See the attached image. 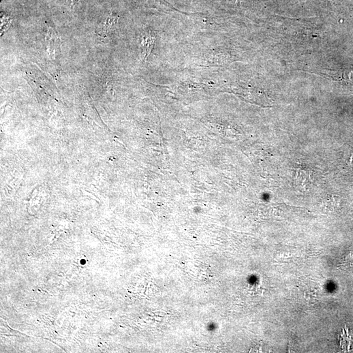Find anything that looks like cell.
Listing matches in <instances>:
<instances>
[{
    "instance_id": "1",
    "label": "cell",
    "mask_w": 353,
    "mask_h": 353,
    "mask_svg": "<svg viewBox=\"0 0 353 353\" xmlns=\"http://www.w3.org/2000/svg\"><path fill=\"white\" fill-rule=\"evenodd\" d=\"M118 20H119V17L113 16V15L109 16L108 18L100 25L99 29L100 34H101L102 35H104V34H106L107 32L110 31L111 28L115 25V23H117Z\"/></svg>"
},
{
    "instance_id": "2",
    "label": "cell",
    "mask_w": 353,
    "mask_h": 353,
    "mask_svg": "<svg viewBox=\"0 0 353 353\" xmlns=\"http://www.w3.org/2000/svg\"><path fill=\"white\" fill-rule=\"evenodd\" d=\"M337 198H335V196H328L326 197L323 200L322 202V207L323 208H326L328 209H333V207L335 206V202H336Z\"/></svg>"
},
{
    "instance_id": "3",
    "label": "cell",
    "mask_w": 353,
    "mask_h": 353,
    "mask_svg": "<svg viewBox=\"0 0 353 353\" xmlns=\"http://www.w3.org/2000/svg\"><path fill=\"white\" fill-rule=\"evenodd\" d=\"M79 0H70V2H72V4H76L77 2H79Z\"/></svg>"
}]
</instances>
